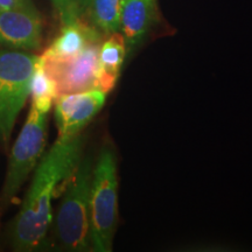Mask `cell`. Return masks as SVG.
<instances>
[{
    "label": "cell",
    "instance_id": "1",
    "mask_svg": "<svg viewBox=\"0 0 252 252\" xmlns=\"http://www.w3.org/2000/svg\"><path fill=\"white\" fill-rule=\"evenodd\" d=\"M82 133L58 138L40 159L33 180L11 226V243L15 251H33L45 241L52 223V202L62 182L70 178L82 160Z\"/></svg>",
    "mask_w": 252,
    "mask_h": 252
},
{
    "label": "cell",
    "instance_id": "2",
    "mask_svg": "<svg viewBox=\"0 0 252 252\" xmlns=\"http://www.w3.org/2000/svg\"><path fill=\"white\" fill-rule=\"evenodd\" d=\"M117 163L115 152L104 145L94 166L90 189L89 239L91 251L109 252L117 224Z\"/></svg>",
    "mask_w": 252,
    "mask_h": 252
},
{
    "label": "cell",
    "instance_id": "3",
    "mask_svg": "<svg viewBox=\"0 0 252 252\" xmlns=\"http://www.w3.org/2000/svg\"><path fill=\"white\" fill-rule=\"evenodd\" d=\"M94 163L82 158L77 168L68 179L69 184L55 219V236L68 251H89V207Z\"/></svg>",
    "mask_w": 252,
    "mask_h": 252
},
{
    "label": "cell",
    "instance_id": "4",
    "mask_svg": "<svg viewBox=\"0 0 252 252\" xmlns=\"http://www.w3.org/2000/svg\"><path fill=\"white\" fill-rule=\"evenodd\" d=\"M37 58L25 50L0 49V145L4 149L30 97Z\"/></svg>",
    "mask_w": 252,
    "mask_h": 252
},
{
    "label": "cell",
    "instance_id": "5",
    "mask_svg": "<svg viewBox=\"0 0 252 252\" xmlns=\"http://www.w3.org/2000/svg\"><path fill=\"white\" fill-rule=\"evenodd\" d=\"M48 113L32 108L9 153L0 204L7 207L18 196L27 178L35 171L46 147Z\"/></svg>",
    "mask_w": 252,
    "mask_h": 252
},
{
    "label": "cell",
    "instance_id": "6",
    "mask_svg": "<svg viewBox=\"0 0 252 252\" xmlns=\"http://www.w3.org/2000/svg\"><path fill=\"white\" fill-rule=\"evenodd\" d=\"M93 42L67 59H54L41 55L43 68L55 86L56 97L61 94L99 90V47Z\"/></svg>",
    "mask_w": 252,
    "mask_h": 252
},
{
    "label": "cell",
    "instance_id": "7",
    "mask_svg": "<svg viewBox=\"0 0 252 252\" xmlns=\"http://www.w3.org/2000/svg\"><path fill=\"white\" fill-rule=\"evenodd\" d=\"M106 93L89 90L83 93L58 96L55 104V121L59 138L72 137L81 133L104 106Z\"/></svg>",
    "mask_w": 252,
    "mask_h": 252
},
{
    "label": "cell",
    "instance_id": "8",
    "mask_svg": "<svg viewBox=\"0 0 252 252\" xmlns=\"http://www.w3.org/2000/svg\"><path fill=\"white\" fill-rule=\"evenodd\" d=\"M42 20L37 9L0 8V47L17 50L39 49Z\"/></svg>",
    "mask_w": 252,
    "mask_h": 252
},
{
    "label": "cell",
    "instance_id": "9",
    "mask_svg": "<svg viewBox=\"0 0 252 252\" xmlns=\"http://www.w3.org/2000/svg\"><path fill=\"white\" fill-rule=\"evenodd\" d=\"M154 0H122L121 30L126 53L140 45L152 25Z\"/></svg>",
    "mask_w": 252,
    "mask_h": 252
},
{
    "label": "cell",
    "instance_id": "10",
    "mask_svg": "<svg viewBox=\"0 0 252 252\" xmlns=\"http://www.w3.org/2000/svg\"><path fill=\"white\" fill-rule=\"evenodd\" d=\"M100 41L102 33L99 31L84 20H77L76 23L62 26L61 33L42 55L54 59L71 58L81 53L90 43Z\"/></svg>",
    "mask_w": 252,
    "mask_h": 252
},
{
    "label": "cell",
    "instance_id": "11",
    "mask_svg": "<svg viewBox=\"0 0 252 252\" xmlns=\"http://www.w3.org/2000/svg\"><path fill=\"white\" fill-rule=\"evenodd\" d=\"M126 56V46L122 34L113 33L99 47V90L110 93L117 83Z\"/></svg>",
    "mask_w": 252,
    "mask_h": 252
},
{
    "label": "cell",
    "instance_id": "12",
    "mask_svg": "<svg viewBox=\"0 0 252 252\" xmlns=\"http://www.w3.org/2000/svg\"><path fill=\"white\" fill-rule=\"evenodd\" d=\"M122 0H91L88 12L90 24L105 35L121 30Z\"/></svg>",
    "mask_w": 252,
    "mask_h": 252
},
{
    "label": "cell",
    "instance_id": "13",
    "mask_svg": "<svg viewBox=\"0 0 252 252\" xmlns=\"http://www.w3.org/2000/svg\"><path fill=\"white\" fill-rule=\"evenodd\" d=\"M30 96L32 98V108L42 113H48L50 111L56 98L55 86L43 68L41 56L37 58L32 76Z\"/></svg>",
    "mask_w": 252,
    "mask_h": 252
},
{
    "label": "cell",
    "instance_id": "14",
    "mask_svg": "<svg viewBox=\"0 0 252 252\" xmlns=\"http://www.w3.org/2000/svg\"><path fill=\"white\" fill-rule=\"evenodd\" d=\"M50 1L54 6L60 20H61L62 26L81 20V19H78L76 11H75L72 0H50Z\"/></svg>",
    "mask_w": 252,
    "mask_h": 252
},
{
    "label": "cell",
    "instance_id": "15",
    "mask_svg": "<svg viewBox=\"0 0 252 252\" xmlns=\"http://www.w3.org/2000/svg\"><path fill=\"white\" fill-rule=\"evenodd\" d=\"M0 8L4 9H37L33 0H0Z\"/></svg>",
    "mask_w": 252,
    "mask_h": 252
},
{
    "label": "cell",
    "instance_id": "16",
    "mask_svg": "<svg viewBox=\"0 0 252 252\" xmlns=\"http://www.w3.org/2000/svg\"><path fill=\"white\" fill-rule=\"evenodd\" d=\"M72 2H74V7L75 11H76L78 19L84 20V18L88 17V12H89L91 0H72Z\"/></svg>",
    "mask_w": 252,
    "mask_h": 252
}]
</instances>
